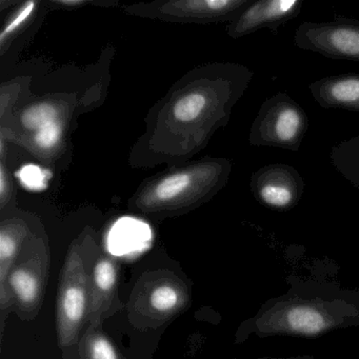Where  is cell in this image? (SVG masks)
I'll return each instance as SVG.
<instances>
[{
    "label": "cell",
    "instance_id": "7a4b0ae2",
    "mask_svg": "<svg viewBox=\"0 0 359 359\" xmlns=\"http://www.w3.org/2000/svg\"><path fill=\"white\" fill-rule=\"evenodd\" d=\"M190 302V287L180 275L167 269L150 271L132 290L128 317L136 329H156L184 312Z\"/></svg>",
    "mask_w": 359,
    "mask_h": 359
},
{
    "label": "cell",
    "instance_id": "44dd1931",
    "mask_svg": "<svg viewBox=\"0 0 359 359\" xmlns=\"http://www.w3.org/2000/svg\"><path fill=\"white\" fill-rule=\"evenodd\" d=\"M9 182L6 175L5 168H0V196H1V201L5 203V197L7 195L8 190H9Z\"/></svg>",
    "mask_w": 359,
    "mask_h": 359
},
{
    "label": "cell",
    "instance_id": "ac0fdd59",
    "mask_svg": "<svg viewBox=\"0 0 359 359\" xmlns=\"http://www.w3.org/2000/svg\"><path fill=\"white\" fill-rule=\"evenodd\" d=\"M35 7H36L35 1H28L18 10L15 16L6 25L5 28L0 33L1 43H5L6 39H9L12 34H14L30 18V16L34 12Z\"/></svg>",
    "mask_w": 359,
    "mask_h": 359
},
{
    "label": "cell",
    "instance_id": "ffe728a7",
    "mask_svg": "<svg viewBox=\"0 0 359 359\" xmlns=\"http://www.w3.org/2000/svg\"><path fill=\"white\" fill-rule=\"evenodd\" d=\"M20 178L22 184L30 190L41 191L46 187L45 171L37 165H27L20 172Z\"/></svg>",
    "mask_w": 359,
    "mask_h": 359
},
{
    "label": "cell",
    "instance_id": "7c38bea8",
    "mask_svg": "<svg viewBox=\"0 0 359 359\" xmlns=\"http://www.w3.org/2000/svg\"><path fill=\"white\" fill-rule=\"evenodd\" d=\"M253 0H186L168 4L172 15L190 16L210 20H234Z\"/></svg>",
    "mask_w": 359,
    "mask_h": 359
},
{
    "label": "cell",
    "instance_id": "2e32d148",
    "mask_svg": "<svg viewBox=\"0 0 359 359\" xmlns=\"http://www.w3.org/2000/svg\"><path fill=\"white\" fill-rule=\"evenodd\" d=\"M209 104V97L201 92L182 96L174 104L173 115L180 123H191L199 118Z\"/></svg>",
    "mask_w": 359,
    "mask_h": 359
},
{
    "label": "cell",
    "instance_id": "277c9868",
    "mask_svg": "<svg viewBox=\"0 0 359 359\" xmlns=\"http://www.w3.org/2000/svg\"><path fill=\"white\" fill-rule=\"evenodd\" d=\"M50 264L51 257L47 241L43 237H29L8 279L13 311L22 320H33L41 311Z\"/></svg>",
    "mask_w": 359,
    "mask_h": 359
},
{
    "label": "cell",
    "instance_id": "ba28073f",
    "mask_svg": "<svg viewBox=\"0 0 359 359\" xmlns=\"http://www.w3.org/2000/svg\"><path fill=\"white\" fill-rule=\"evenodd\" d=\"M121 264L115 256L100 253L91 262L89 273V312L87 327H102L118 304Z\"/></svg>",
    "mask_w": 359,
    "mask_h": 359
},
{
    "label": "cell",
    "instance_id": "5b68a950",
    "mask_svg": "<svg viewBox=\"0 0 359 359\" xmlns=\"http://www.w3.org/2000/svg\"><path fill=\"white\" fill-rule=\"evenodd\" d=\"M309 129L304 109L285 92L262 102L250 131L252 146L273 147L298 152Z\"/></svg>",
    "mask_w": 359,
    "mask_h": 359
},
{
    "label": "cell",
    "instance_id": "7402d4cb",
    "mask_svg": "<svg viewBox=\"0 0 359 359\" xmlns=\"http://www.w3.org/2000/svg\"><path fill=\"white\" fill-rule=\"evenodd\" d=\"M55 4L65 6V7H79V6L85 5L86 1H83V0H58V1H55Z\"/></svg>",
    "mask_w": 359,
    "mask_h": 359
},
{
    "label": "cell",
    "instance_id": "3957f363",
    "mask_svg": "<svg viewBox=\"0 0 359 359\" xmlns=\"http://www.w3.org/2000/svg\"><path fill=\"white\" fill-rule=\"evenodd\" d=\"M90 264L79 243L69 250L62 266L56 300L58 346L62 350L79 344L89 312Z\"/></svg>",
    "mask_w": 359,
    "mask_h": 359
},
{
    "label": "cell",
    "instance_id": "5bb4252c",
    "mask_svg": "<svg viewBox=\"0 0 359 359\" xmlns=\"http://www.w3.org/2000/svg\"><path fill=\"white\" fill-rule=\"evenodd\" d=\"M330 161L344 180L359 189V135L334 146Z\"/></svg>",
    "mask_w": 359,
    "mask_h": 359
},
{
    "label": "cell",
    "instance_id": "603a6c76",
    "mask_svg": "<svg viewBox=\"0 0 359 359\" xmlns=\"http://www.w3.org/2000/svg\"><path fill=\"white\" fill-rule=\"evenodd\" d=\"M255 359H315V357L310 356V355H300V356L290 357H260V358Z\"/></svg>",
    "mask_w": 359,
    "mask_h": 359
},
{
    "label": "cell",
    "instance_id": "4fadbf2b",
    "mask_svg": "<svg viewBox=\"0 0 359 359\" xmlns=\"http://www.w3.org/2000/svg\"><path fill=\"white\" fill-rule=\"evenodd\" d=\"M194 172L182 171L172 174L153 187L149 192L150 198L146 199L144 203L151 208L176 205L178 201L186 199L184 197L194 188Z\"/></svg>",
    "mask_w": 359,
    "mask_h": 359
},
{
    "label": "cell",
    "instance_id": "d6986e66",
    "mask_svg": "<svg viewBox=\"0 0 359 359\" xmlns=\"http://www.w3.org/2000/svg\"><path fill=\"white\" fill-rule=\"evenodd\" d=\"M62 134V126L58 121L49 123L36 131L35 144L43 150H50L60 142Z\"/></svg>",
    "mask_w": 359,
    "mask_h": 359
},
{
    "label": "cell",
    "instance_id": "9c48e42d",
    "mask_svg": "<svg viewBox=\"0 0 359 359\" xmlns=\"http://www.w3.org/2000/svg\"><path fill=\"white\" fill-rule=\"evenodd\" d=\"M302 0H257L252 1L228 28L233 39L268 29L273 34L278 29L297 18L302 12Z\"/></svg>",
    "mask_w": 359,
    "mask_h": 359
},
{
    "label": "cell",
    "instance_id": "8fae6325",
    "mask_svg": "<svg viewBox=\"0 0 359 359\" xmlns=\"http://www.w3.org/2000/svg\"><path fill=\"white\" fill-rule=\"evenodd\" d=\"M315 102L327 110L359 113V74L332 75L308 86Z\"/></svg>",
    "mask_w": 359,
    "mask_h": 359
},
{
    "label": "cell",
    "instance_id": "52a82bcc",
    "mask_svg": "<svg viewBox=\"0 0 359 359\" xmlns=\"http://www.w3.org/2000/svg\"><path fill=\"white\" fill-rule=\"evenodd\" d=\"M250 187L258 203L278 212L291 211L299 205L304 192V178L285 163L260 168L252 175Z\"/></svg>",
    "mask_w": 359,
    "mask_h": 359
},
{
    "label": "cell",
    "instance_id": "8992f818",
    "mask_svg": "<svg viewBox=\"0 0 359 359\" xmlns=\"http://www.w3.org/2000/svg\"><path fill=\"white\" fill-rule=\"evenodd\" d=\"M294 45L330 60L359 62V20L336 16L331 22H304L294 33Z\"/></svg>",
    "mask_w": 359,
    "mask_h": 359
},
{
    "label": "cell",
    "instance_id": "6da1fadb",
    "mask_svg": "<svg viewBox=\"0 0 359 359\" xmlns=\"http://www.w3.org/2000/svg\"><path fill=\"white\" fill-rule=\"evenodd\" d=\"M359 327V291L331 283H299L271 298L243 323L241 333L257 338L274 336L315 338Z\"/></svg>",
    "mask_w": 359,
    "mask_h": 359
},
{
    "label": "cell",
    "instance_id": "e0dca14e",
    "mask_svg": "<svg viewBox=\"0 0 359 359\" xmlns=\"http://www.w3.org/2000/svg\"><path fill=\"white\" fill-rule=\"evenodd\" d=\"M22 121L27 129L39 131L45 126L58 121L57 108L50 104H35L25 111Z\"/></svg>",
    "mask_w": 359,
    "mask_h": 359
},
{
    "label": "cell",
    "instance_id": "30bf717a",
    "mask_svg": "<svg viewBox=\"0 0 359 359\" xmlns=\"http://www.w3.org/2000/svg\"><path fill=\"white\" fill-rule=\"evenodd\" d=\"M28 230L26 224L20 222H11L4 224L0 229V325L1 334L5 329L6 318L11 311L14 304L11 293L8 287V279L14 264L18 260L27 239Z\"/></svg>",
    "mask_w": 359,
    "mask_h": 359
},
{
    "label": "cell",
    "instance_id": "9a60e30c",
    "mask_svg": "<svg viewBox=\"0 0 359 359\" xmlns=\"http://www.w3.org/2000/svg\"><path fill=\"white\" fill-rule=\"evenodd\" d=\"M79 346L81 359H123L102 327H86Z\"/></svg>",
    "mask_w": 359,
    "mask_h": 359
}]
</instances>
